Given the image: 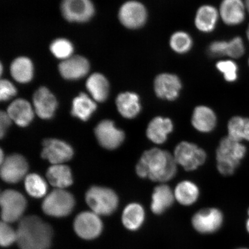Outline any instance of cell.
<instances>
[{"label": "cell", "instance_id": "cell-6", "mask_svg": "<svg viewBox=\"0 0 249 249\" xmlns=\"http://www.w3.org/2000/svg\"><path fill=\"white\" fill-rule=\"evenodd\" d=\"M1 217L3 222L13 223L22 216L27 207L26 198L14 190H6L0 197Z\"/></svg>", "mask_w": 249, "mask_h": 249}, {"label": "cell", "instance_id": "cell-27", "mask_svg": "<svg viewBox=\"0 0 249 249\" xmlns=\"http://www.w3.org/2000/svg\"><path fill=\"white\" fill-rule=\"evenodd\" d=\"M174 195L169 186H158L154 189L152 196L151 210L155 214L164 213L173 203Z\"/></svg>", "mask_w": 249, "mask_h": 249}, {"label": "cell", "instance_id": "cell-38", "mask_svg": "<svg viewBox=\"0 0 249 249\" xmlns=\"http://www.w3.org/2000/svg\"><path fill=\"white\" fill-rule=\"evenodd\" d=\"M17 91L13 84L7 80H1L0 82V99L7 101L17 95Z\"/></svg>", "mask_w": 249, "mask_h": 249}, {"label": "cell", "instance_id": "cell-22", "mask_svg": "<svg viewBox=\"0 0 249 249\" xmlns=\"http://www.w3.org/2000/svg\"><path fill=\"white\" fill-rule=\"evenodd\" d=\"M217 118L215 113L210 107L200 106L196 107L192 118L193 126L198 131L208 133L216 126Z\"/></svg>", "mask_w": 249, "mask_h": 249}, {"label": "cell", "instance_id": "cell-21", "mask_svg": "<svg viewBox=\"0 0 249 249\" xmlns=\"http://www.w3.org/2000/svg\"><path fill=\"white\" fill-rule=\"evenodd\" d=\"M116 105L121 116L127 119L138 116L142 110L139 96L134 92L121 93L116 99Z\"/></svg>", "mask_w": 249, "mask_h": 249}, {"label": "cell", "instance_id": "cell-30", "mask_svg": "<svg viewBox=\"0 0 249 249\" xmlns=\"http://www.w3.org/2000/svg\"><path fill=\"white\" fill-rule=\"evenodd\" d=\"M199 194V189L195 183L183 180L176 186L174 196L180 204L191 205L197 200Z\"/></svg>", "mask_w": 249, "mask_h": 249}, {"label": "cell", "instance_id": "cell-42", "mask_svg": "<svg viewBox=\"0 0 249 249\" xmlns=\"http://www.w3.org/2000/svg\"><path fill=\"white\" fill-rule=\"evenodd\" d=\"M245 6H246V8L247 9V10L249 13V0H246Z\"/></svg>", "mask_w": 249, "mask_h": 249}, {"label": "cell", "instance_id": "cell-15", "mask_svg": "<svg viewBox=\"0 0 249 249\" xmlns=\"http://www.w3.org/2000/svg\"><path fill=\"white\" fill-rule=\"evenodd\" d=\"M182 84L178 76L170 73L159 74L154 82V90L158 98L174 101L178 97Z\"/></svg>", "mask_w": 249, "mask_h": 249}, {"label": "cell", "instance_id": "cell-7", "mask_svg": "<svg viewBox=\"0 0 249 249\" xmlns=\"http://www.w3.org/2000/svg\"><path fill=\"white\" fill-rule=\"evenodd\" d=\"M174 159L187 171L198 169L206 160L207 155L203 149L193 143L182 142L177 146Z\"/></svg>", "mask_w": 249, "mask_h": 249}, {"label": "cell", "instance_id": "cell-1", "mask_svg": "<svg viewBox=\"0 0 249 249\" xmlns=\"http://www.w3.org/2000/svg\"><path fill=\"white\" fill-rule=\"evenodd\" d=\"M176 163L175 159L169 152L153 148L143 153L136 171L140 178L166 182L176 176Z\"/></svg>", "mask_w": 249, "mask_h": 249}, {"label": "cell", "instance_id": "cell-23", "mask_svg": "<svg viewBox=\"0 0 249 249\" xmlns=\"http://www.w3.org/2000/svg\"><path fill=\"white\" fill-rule=\"evenodd\" d=\"M46 177L49 182L57 189H63L73 183L71 169L63 164H54L50 167L47 171Z\"/></svg>", "mask_w": 249, "mask_h": 249}, {"label": "cell", "instance_id": "cell-9", "mask_svg": "<svg viewBox=\"0 0 249 249\" xmlns=\"http://www.w3.org/2000/svg\"><path fill=\"white\" fill-rule=\"evenodd\" d=\"M118 17L121 23L127 29H138L147 21V11L141 2L129 1L121 6Z\"/></svg>", "mask_w": 249, "mask_h": 249}, {"label": "cell", "instance_id": "cell-17", "mask_svg": "<svg viewBox=\"0 0 249 249\" xmlns=\"http://www.w3.org/2000/svg\"><path fill=\"white\" fill-rule=\"evenodd\" d=\"M89 67V62L86 58L74 55L62 61L59 65L58 69L64 79L75 80L86 76Z\"/></svg>", "mask_w": 249, "mask_h": 249}, {"label": "cell", "instance_id": "cell-41", "mask_svg": "<svg viewBox=\"0 0 249 249\" xmlns=\"http://www.w3.org/2000/svg\"><path fill=\"white\" fill-rule=\"evenodd\" d=\"M248 215H249V218L247 220V224H246V227H247V231L249 233V210H248Z\"/></svg>", "mask_w": 249, "mask_h": 249}, {"label": "cell", "instance_id": "cell-31", "mask_svg": "<svg viewBox=\"0 0 249 249\" xmlns=\"http://www.w3.org/2000/svg\"><path fill=\"white\" fill-rule=\"evenodd\" d=\"M229 137L239 142L245 140L249 142V118L233 117L228 124Z\"/></svg>", "mask_w": 249, "mask_h": 249}, {"label": "cell", "instance_id": "cell-37", "mask_svg": "<svg viewBox=\"0 0 249 249\" xmlns=\"http://www.w3.org/2000/svg\"><path fill=\"white\" fill-rule=\"evenodd\" d=\"M245 52L244 43L241 36H236L228 42L227 55L233 58H239Z\"/></svg>", "mask_w": 249, "mask_h": 249}, {"label": "cell", "instance_id": "cell-18", "mask_svg": "<svg viewBox=\"0 0 249 249\" xmlns=\"http://www.w3.org/2000/svg\"><path fill=\"white\" fill-rule=\"evenodd\" d=\"M245 9L242 0H223L220 7V17L225 24L236 26L245 19Z\"/></svg>", "mask_w": 249, "mask_h": 249}, {"label": "cell", "instance_id": "cell-2", "mask_svg": "<svg viewBox=\"0 0 249 249\" xmlns=\"http://www.w3.org/2000/svg\"><path fill=\"white\" fill-rule=\"evenodd\" d=\"M17 243L20 249H48L53 230L36 216H28L20 221L17 230Z\"/></svg>", "mask_w": 249, "mask_h": 249}, {"label": "cell", "instance_id": "cell-33", "mask_svg": "<svg viewBox=\"0 0 249 249\" xmlns=\"http://www.w3.org/2000/svg\"><path fill=\"white\" fill-rule=\"evenodd\" d=\"M192 44L191 36L183 31H178L173 34L170 40L171 49L179 54H184L189 52Z\"/></svg>", "mask_w": 249, "mask_h": 249}, {"label": "cell", "instance_id": "cell-28", "mask_svg": "<svg viewBox=\"0 0 249 249\" xmlns=\"http://www.w3.org/2000/svg\"><path fill=\"white\" fill-rule=\"evenodd\" d=\"M12 77L20 83H27L33 79L34 68L29 58L20 57L12 62L10 67Z\"/></svg>", "mask_w": 249, "mask_h": 249}, {"label": "cell", "instance_id": "cell-3", "mask_svg": "<svg viewBox=\"0 0 249 249\" xmlns=\"http://www.w3.org/2000/svg\"><path fill=\"white\" fill-rule=\"evenodd\" d=\"M247 154V148L241 142L227 136L221 140L216 151L217 167L223 176H231Z\"/></svg>", "mask_w": 249, "mask_h": 249}, {"label": "cell", "instance_id": "cell-43", "mask_svg": "<svg viewBox=\"0 0 249 249\" xmlns=\"http://www.w3.org/2000/svg\"><path fill=\"white\" fill-rule=\"evenodd\" d=\"M247 38L249 41V26L248 27V29H247Z\"/></svg>", "mask_w": 249, "mask_h": 249}, {"label": "cell", "instance_id": "cell-39", "mask_svg": "<svg viewBox=\"0 0 249 249\" xmlns=\"http://www.w3.org/2000/svg\"><path fill=\"white\" fill-rule=\"evenodd\" d=\"M228 42L220 40L211 43L209 51L211 55L215 56L226 55Z\"/></svg>", "mask_w": 249, "mask_h": 249}, {"label": "cell", "instance_id": "cell-20", "mask_svg": "<svg viewBox=\"0 0 249 249\" xmlns=\"http://www.w3.org/2000/svg\"><path fill=\"white\" fill-rule=\"evenodd\" d=\"M173 128V123L169 118L155 117L148 124L147 138L155 144H163L166 141L168 135L172 132Z\"/></svg>", "mask_w": 249, "mask_h": 249}, {"label": "cell", "instance_id": "cell-16", "mask_svg": "<svg viewBox=\"0 0 249 249\" xmlns=\"http://www.w3.org/2000/svg\"><path fill=\"white\" fill-rule=\"evenodd\" d=\"M33 104L36 113L43 120L52 119L58 107L54 95L44 87H40L34 93Z\"/></svg>", "mask_w": 249, "mask_h": 249}, {"label": "cell", "instance_id": "cell-24", "mask_svg": "<svg viewBox=\"0 0 249 249\" xmlns=\"http://www.w3.org/2000/svg\"><path fill=\"white\" fill-rule=\"evenodd\" d=\"M219 12L213 6L205 5L198 9L195 23L198 30L203 33H210L216 27Z\"/></svg>", "mask_w": 249, "mask_h": 249}, {"label": "cell", "instance_id": "cell-32", "mask_svg": "<svg viewBox=\"0 0 249 249\" xmlns=\"http://www.w3.org/2000/svg\"><path fill=\"white\" fill-rule=\"evenodd\" d=\"M24 186L28 194L34 198H41L48 191L46 180L37 174H30L25 178Z\"/></svg>", "mask_w": 249, "mask_h": 249}, {"label": "cell", "instance_id": "cell-26", "mask_svg": "<svg viewBox=\"0 0 249 249\" xmlns=\"http://www.w3.org/2000/svg\"><path fill=\"white\" fill-rule=\"evenodd\" d=\"M97 106L94 101L85 93H80L73 99L71 114L83 121H88L96 110Z\"/></svg>", "mask_w": 249, "mask_h": 249}, {"label": "cell", "instance_id": "cell-12", "mask_svg": "<svg viewBox=\"0 0 249 249\" xmlns=\"http://www.w3.org/2000/svg\"><path fill=\"white\" fill-rule=\"evenodd\" d=\"M1 165V178L9 183L20 181L29 170V164L26 159L19 154L8 156L5 158Z\"/></svg>", "mask_w": 249, "mask_h": 249}, {"label": "cell", "instance_id": "cell-25", "mask_svg": "<svg viewBox=\"0 0 249 249\" xmlns=\"http://www.w3.org/2000/svg\"><path fill=\"white\" fill-rule=\"evenodd\" d=\"M86 88L96 102H104L108 98L109 84L107 78L102 74H91L87 80Z\"/></svg>", "mask_w": 249, "mask_h": 249}, {"label": "cell", "instance_id": "cell-5", "mask_svg": "<svg viewBox=\"0 0 249 249\" xmlns=\"http://www.w3.org/2000/svg\"><path fill=\"white\" fill-rule=\"evenodd\" d=\"M74 205L75 200L71 193L64 189H56L46 196L42 208L48 215L61 217L69 215Z\"/></svg>", "mask_w": 249, "mask_h": 249}, {"label": "cell", "instance_id": "cell-44", "mask_svg": "<svg viewBox=\"0 0 249 249\" xmlns=\"http://www.w3.org/2000/svg\"><path fill=\"white\" fill-rule=\"evenodd\" d=\"M248 249L242 248V249Z\"/></svg>", "mask_w": 249, "mask_h": 249}, {"label": "cell", "instance_id": "cell-13", "mask_svg": "<svg viewBox=\"0 0 249 249\" xmlns=\"http://www.w3.org/2000/svg\"><path fill=\"white\" fill-rule=\"evenodd\" d=\"M95 134L102 147L113 150L120 147L124 139L123 130L118 129L111 120L102 121L95 129Z\"/></svg>", "mask_w": 249, "mask_h": 249}, {"label": "cell", "instance_id": "cell-8", "mask_svg": "<svg viewBox=\"0 0 249 249\" xmlns=\"http://www.w3.org/2000/svg\"><path fill=\"white\" fill-rule=\"evenodd\" d=\"M61 10L68 21L84 23L91 19L95 8L91 0H62Z\"/></svg>", "mask_w": 249, "mask_h": 249}, {"label": "cell", "instance_id": "cell-14", "mask_svg": "<svg viewBox=\"0 0 249 249\" xmlns=\"http://www.w3.org/2000/svg\"><path fill=\"white\" fill-rule=\"evenodd\" d=\"M222 213L216 208H207L196 213L192 219L193 226L197 231L210 233L217 231L222 225Z\"/></svg>", "mask_w": 249, "mask_h": 249}, {"label": "cell", "instance_id": "cell-29", "mask_svg": "<svg viewBox=\"0 0 249 249\" xmlns=\"http://www.w3.org/2000/svg\"><path fill=\"white\" fill-rule=\"evenodd\" d=\"M145 217L144 208L137 203L130 204L124 208L122 216V221L126 229L136 230L142 225Z\"/></svg>", "mask_w": 249, "mask_h": 249}, {"label": "cell", "instance_id": "cell-19", "mask_svg": "<svg viewBox=\"0 0 249 249\" xmlns=\"http://www.w3.org/2000/svg\"><path fill=\"white\" fill-rule=\"evenodd\" d=\"M7 113L11 120L20 127L29 125L34 117L31 105L23 99H18L11 103L8 107Z\"/></svg>", "mask_w": 249, "mask_h": 249}, {"label": "cell", "instance_id": "cell-40", "mask_svg": "<svg viewBox=\"0 0 249 249\" xmlns=\"http://www.w3.org/2000/svg\"><path fill=\"white\" fill-rule=\"evenodd\" d=\"M12 120L7 112L1 111L0 114V136L2 139L5 135L8 127L10 126Z\"/></svg>", "mask_w": 249, "mask_h": 249}, {"label": "cell", "instance_id": "cell-35", "mask_svg": "<svg viewBox=\"0 0 249 249\" xmlns=\"http://www.w3.org/2000/svg\"><path fill=\"white\" fill-rule=\"evenodd\" d=\"M218 71L223 74L225 79L230 83L238 79V67L235 62L231 60L221 61L216 64Z\"/></svg>", "mask_w": 249, "mask_h": 249}, {"label": "cell", "instance_id": "cell-4", "mask_svg": "<svg viewBox=\"0 0 249 249\" xmlns=\"http://www.w3.org/2000/svg\"><path fill=\"white\" fill-rule=\"evenodd\" d=\"M87 205L98 215L107 216L117 208L118 197L111 189L101 186H92L86 195Z\"/></svg>", "mask_w": 249, "mask_h": 249}, {"label": "cell", "instance_id": "cell-34", "mask_svg": "<svg viewBox=\"0 0 249 249\" xmlns=\"http://www.w3.org/2000/svg\"><path fill=\"white\" fill-rule=\"evenodd\" d=\"M51 51L56 58L65 60L71 57L73 52V46L70 40L57 39L52 43Z\"/></svg>", "mask_w": 249, "mask_h": 249}, {"label": "cell", "instance_id": "cell-36", "mask_svg": "<svg viewBox=\"0 0 249 249\" xmlns=\"http://www.w3.org/2000/svg\"><path fill=\"white\" fill-rule=\"evenodd\" d=\"M17 241V231H14L7 223L2 221L0 225V244L3 247H7Z\"/></svg>", "mask_w": 249, "mask_h": 249}, {"label": "cell", "instance_id": "cell-45", "mask_svg": "<svg viewBox=\"0 0 249 249\" xmlns=\"http://www.w3.org/2000/svg\"><path fill=\"white\" fill-rule=\"evenodd\" d=\"M248 63H249V60H248Z\"/></svg>", "mask_w": 249, "mask_h": 249}, {"label": "cell", "instance_id": "cell-11", "mask_svg": "<svg viewBox=\"0 0 249 249\" xmlns=\"http://www.w3.org/2000/svg\"><path fill=\"white\" fill-rule=\"evenodd\" d=\"M103 229L99 215L92 212H83L74 219V229L80 237L90 240L101 234Z\"/></svg>", "mask_w": 249, "mask_h": 249}, {"label": "cell", "instance_id": "cell-10", "mask_svg": "<svg viewBox=\"0 0 249 249\" xmlns=\"http://www.w3.org/2000/svg\"><path fill=\"white\" fill-rule=\"evenodd\" d=\"M42 158L53 164H61L73 158L72 147L67 142L54 139H46L43 142Z\"/></svg>", "mask_w": 249, "mask_h": 249}]
</instances>
